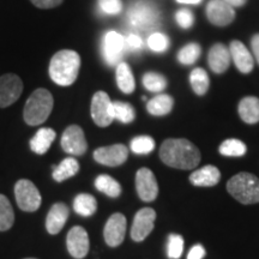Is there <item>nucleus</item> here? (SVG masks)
I'll use <instances>...</instances> for the list:
<instances>
[{"mask_svg": "<svg viewBox=\"0 0 259 259\" xmlns=\"http://www.w3.org/2000/svg\"><path fill=\"white\" fill-rule=\"evenodd\" d=\"M99 8L106 15H118L122 10L121 0H97Z\"/></svg>", "mask_w": 259, "mask_h": 259, "instance_id": "obj_37", "label": "nucleus"}, {"mask_svg": "<svg viewBox=\"0 0 259 259\" xmlns=\"http://www.w3.org/2000/svg\"><path fill=\"white\" fill-rule=\"evenodd\" d=\"M190 83L193 92L196 93L197 95H204V94L208 92L210 85L208 73L205 72V70L200 69V67H196V69L192 70V72L190 74Z\"/></svg>", "mask_w": 259, "mask_h": 259, "instance_id": "obj_28", "label": "nucleus"}, {"mask_svg": "<svg viewBox=\"0 0 259 259\" xmlns=\"http://www.w3.org/2000/svg\"><path fill=\"white\" fill-rule=\"evenodd\" d=\"M116 84L125 94H131L136 89V80L131 69L126 63H120L116 66Z\"/></svg>", "mask_w": 259, "mask_h": 259, "instance_id": "obj_25", "label": "nucleus"}, {"mask_svg": "<svg viewBox=\"0 0 259 259\" xmlns=\"http://www.w3.org/2000/svg\"><path fill=\"white\" fill-rule=\"evenodd\" d=\"M229 52H231V58L234 61L236 69L241 73H250L253 70V57L251 56L247 47L242 42L238 40L232 41Z\"/></svg>", "mask_w": 259, "mask_h": 259, "instance_id": "obj_17", "label": "nucleus"}, {"mask_svg": "<svg viewBox=\"0 0 259 259\" xmlns=\"http://www.w3.org/2000/svg\"><path fill=\"white\" fill-rule=\"evenodd\" d=\"M221 179V173L215 166H205L200 169L194 170L190 176L191 184L194 186L210 187L218 185Z\"/></svg>", "mask_w": 259, "mask_h": 259, "instance_id": "obj_20", "label": "nucleus"}, {"mask_svg": "<svg viewBox=\"0 0 259 259\" xmlns=\"http://www.w3.org/2000/svg\"><path fill=\"white\" fill-rule=\"evenodd\" d=\"M156 220V212L151 208L141 209L135 215L131 228V238L135 241H143L153 232Z\"/></svg>", "mask_w": 259, "mask_h": 259, "instance_id": "obj_11", "label": "nucleus"}, {"mask_svg": "<svg viewBox=\"0 0 259 259\" xmlns=\"http://www.w3.org/2000/svg\"><path fill=\"white\" fill-rule=\"evenodd\" d=\"M239 115L246 124H255L259 121V99L246 96L239 103Z\"/></svg>", "mask_w": 259, "mask_h": 259, "instance_id": "obj_22", "label": "nucleus"}, {"mask_svg": "<svg viewBox=\"0 0 259 259\" xmlns=\"http://www.w3.org/2000/svg\"><path fill=\"white\" fill-rule=\"evenodd\" d=\"M90 111L94 122L100 127H107L114 120L112 115V101L108 94L105 92L94 94Z\"/></svg>", "mask_w": 259, "mask_h": 259, "instance_id": "obj_8", "label": "nucleus"}, {"mask_svg": "<svg viewBox=\"0 0 259 259\" xmlns=\"http://www.w3.org/2000/svg\"><path fill=\"white\" fill-rule=\"evenodd\" d=\"M112 115L122 124H130L135 120L136 112L130 103L115 101L112 102Z\"/></svg>", "mask_w": 259, "mask_h": 259, "instance_id": "obj_29", "label": "nucleus"}, {"mask_svg": "<svg viewBox=\"0 0 259 259\" xmlns=\"http://www.w3.org/2000/svg\"><path fill=\"white\" fill-rule=\"evenodd\" d=\"M148 46L151 51L161 53V52L167 51L168 46H169V40L166 35L161 34V32H154L148 38Z\"/></svg>", "mask_w": 259, "mask_h": 259, "instance_id": "obj_36", "label": "nucleus"}, {"mask_svg": "<svg viewBox=\"0 0 259 259\" xmlns=\"http://www.w3.org/2000/svg\"><path fill=\"white\" fill-rule=\"evenodd\" d=\"M160 14L154 5L147 2H137L128 11V21L138 30H149L158 24Z\"/></svg>", "mask_w": 259, "mask_h": 259, "instance_id": "obj_5", "label": "nucleus"}, {"mask_svg": "<svg viewBox=\"0 0 259 259\" xmlns=\"http://www.w3.org/2000/svg\"><path fill=\"white\" fill-rule=\"evenodd\" d=\"M160 158L164 164L177 169H193L198 166V148L187 139H166L160 148Z\"/></svg>", "mask_w": 259, "mask_h": 259, "instance_id": "obj_1", "label": "nucleus"}, {"mask_svg": "<svg viewBox=\"0 0 259 259\" xmlns=\"http://www.w3.org/2000/svg\"><path fill=\"white\" fill-rule=\"evenodd\" d=\"M128 157V149L124 144L101 147L94 151V160L107 167H118L125 163Z\"/></svg>", "mask_w": 259, "mask_h": 259, "instance_id": "obj_10", "label": "nucleus"}, {"mask_svg": "<svg viewBox=\"0 0 259 259\" xmlns=\"http://www.w3.org/2000/svg\"><path fill=\"white\" fill-rule=\"evenodd\" d=\"M142 80H143V85L145 87V89L151 93H161L167 87L166 78L162 74L155 72L145 73Z\"/></svg>", "mask_w": 259, "mask_h": 259, "instance_id": "obj_32", "label": "nucleus"}, {"mask_svg": "<svg viewBox=\"0 0 259 259\" xmlns=\"http://www.w3.org/2000/svg\"><path fill=\"white\" fill-rule=\"evenodd\" d=\"M227 190L242 204L259 203V179L253 174L241 171L231 178Z\"/></svg>", "mask_w": 259, "mask_h": 259, "instance_id": "obj_4", "label": "nucleus"}, {"mask_svg": "<svg viewBox=\"0 0 259 259\" xmlns=\"http://www.w3.org/2000/svg\"><path fill=\"white\" fill-rule=\"evenodd\" d=\"M173 97L167 95V94H158V95L153 97V99L148 102L147 109L151 115L162 116L170 113L171 109H173Z\"/></svg>", "mask_w": 259, "mask_h": 259, "instance_id": "obj_23", "label": "nucleus"}, {"mask_svg": "<svg viewBox=\"0 0 259 259\" xmlns=\"http://www.w3.org/2000/svg\"><path fill=\"white\" fill-rule=\"evenodd\" d=\"M246 144L244 142L239 141V139H227L220 145V153L223 156H231V157H240L246 154Z\"/></svg>", "mask_w": 259, "mask_h": 259, "instance_id": "obj_31", "label": "nucleus"}, {"mask_svg": "<svg viewBox=\"0 0 259 259\" xmlns=\"http://www.w3.org/2000/svg\"><path fill=\"white\" fill-rule=\"evenodd\" d=\"M206 16L210 23L216 27H226L235 18V11L225 0H210L206 6Z\"/></svg>", "mask_w": 259, "mask_h": 259, "instance_id": "obj_14", "label": "nucleus"}, {"mask_svg": "<svg viewBox=\"0 0 259 259\" xmlns=\"http://www.w3.org/2000/svg\"><path fill=\"white\" fill-rule=\"evenodd\" d=\"M136 190L143 202H153L157 198L158 185L154 173L149 168H141L136 174Z\"/></svg>", "mask_w": 259, "mask_h": 259, "instance_id": "obj_12", "label": "nucleus"}, {"mask_svg": "<svg viewBox=\"0 0 259 259\" xmlns=\"http://www.w3.org/2000/svg\"><path fill=\"white\" fill-rule=\"evenodd\" d=\"M126 234V218L120 212L113 213L107 221L103 236H105L106 244L111 247H116L121 245Z\"/></svg>", "mask_w": 259, "mask_h": 259, "instance_id": "obj_16", "label": "nucleus"}, {"mask_svg": "<svg viewBox=\"0 0 259 259\" xmlns=\"http://www.w3.org/2000/svg\"><path fill=\"white\" fill-rule=\"evenodd\" d=\"M66 246L69 253L76 259H83L88 254L90 242L89 235L85 229L80 226L71 228L67 233Z\"/></svg>", "mask_w": 259, "mask_h": 259, "instance_id": "obj_13", "label": "nucleus"}, {"mask_svg": "<svg viewBox=\"0 0 259 259\" xmlns=\"http://www.w3.org/2000/svg\"><path fill=\"white\" fill-rule=\"evenodd\" d=\"M176 18H177L178 24H179L181 28L189 29L193 25L194 17H193V14L189 9L179 10V11L176 14Z\"/></svg>", "mask_w": 259, "mask_h": 259, "instance_id": "obj_38", "label": "nucleus"}, {"mask_svg": "<svg viewBox=\"0 0 259 259\" xmlns=\"http://www.w3.org/2000/svg\"><path fill=\"white\" fill-rule=\"evenodd\" d=\"M251 47L252 52H253L255 60L259 64V34H255L251 40Z\"/></svg>", "mask_w": 259, "mask_h": 259, "instance_id": "obj_42", "label": "nucleus"}, {"mask_svg": "<svg viewBox=\"0 0 259 259\" xmlns=\"http://www.w3.org/2000/svg\"><path fill=\"white\" fill-rule=\"evenodd\" d=\"M180 4H199L202 0H177Z\"/></svg>", "mask_w": 259, "mask_h": 259, "instance_id": "obj_44", "label": "nucleus"}, {"mask_svg": "<svg viewBox=\"0 0 259 259\" xmlns=\"http://www.w3.org/2000/svg\"><path fill=\"white\" fill-rule=\"evenodd\" d=\"M231 52L225 45L216 44L210 48L208 54V63L210 69L215 73H223L231 64Z\"/></svg>", "mask_w": 259, "mask_h": 259, "instance_id": "obj_19", "label": "nucleus"}, {"mask_svg": "<svg viewBox=\"0 0 259 259\" xmlns=\"http://www.w3.org/2000/svg\"><path fill=\"white\" fill-rule=\"evenodd\" d=\"M126 50V38L116 31H108L103 38V57L108 65H116Z\"/></svg>", "mask_w": 259, "mask_h": 259, "instance_id": "obj_15", "label": "nucleus"}, {"mask_svg": "<svg viewBox=\"0 0 259 259\" xmlns=\"http://www.w3.org/2000/svg\"><path fill=\"white\" fill-rule=\"evenodd\" d=\"M23 92V82L15 73H6L0 77V108L14 105Z\"/></svg>", "mask_w": 259, "mask_h": 259, "instance_id": "obj_7", "label": "nucleus"}, {"mask_svg": "<svg viewBox=\"0 0 259 259\" xmlns=\"http://www.w3.org/2000/svg\"><path fill=\"white\" fill-rule=\"evenodd\" d=\"M95 187L100 192L105 193L106 196L111 197V198H118L121 193V186L115 179L112 177L101 174L96 178Z\"/></svg>", "mask_w": 259, "mask_h": 259, "instance_id": "obj_27", "label": "nucleus"}, {"mask_svg": "<svg viewBox=\"0 0 259 259\" xmlns=\"http://www.w3.org/2000/svg\"><path fill=\"white\" fill-rule=\"evenodd\" d=\"M225 2L231 5L232 8H241L247 3V0H225Z\"/></svg>", "mask_w": 259, "mask_h": 259, "instance_id": "obj_43", "label": "nucleus"}, {"mask_svg": "<svg viewBox=\"0 0 259 259\" xmlns=\"http://www.w3.org/2000/svg\"><path fill=\"white\" fill-rule=\"evenodd\" d=\"M54 100L51 92L47 89L38 88L32 92L24 106V121L30 126L44 124L50 118L53 109Z\"/></svg>", "mask_w": 259, "mask_h": 259, "instance_id": "obj_3", "label": "nucleus"}, {"mask_svg": "<svg viewBox=\"0 0 259 259\" xmlns=\"http://www.w3.org/2000/svg\"><path fill=\"white\" fill-rule=\"evenodd\" d=\"M155 149V141L150 136H138L132 139L131 150L135 154L143 155L151 153Z\"/></svg>", "mask_w": 259, "mask_h": 259, "instance_id": "obj_34", "label": "nucleus"}, {"mask_svg": "<svg viewBox=\"0 0 259 259\" xmlns=\"http://www.w3.org/2000/svg\"><path fill=\"white\" fill-rule=\"evenodd\" d=\"M15 222V212L11 203L4 194H0V232L9 231Z\"/></svg>", "mask_w": 259, "mask_h": 259, "instance_id": "obj_30", "label": "nucleus"}, {"mask_svg": "<svg viewBox=\"0 0 259 259\" xmlns=\"http://www.w3.org/2000/svg\"><path fill=\"white\" fill-rule=\"evenodd\" d=\"M61 148L65 153L70 155L80 156L85 154V151L88 150V143L80 126L70 125L69 127H66L61 136Z\"/></svg>", "mask_w": 259, "mask_h": 259, "instance_id": "obj_9", "label": "nucleus"}, {"mask_svg": "<svg viewBox=\"0 0 259 259\" xmlns=\"http://www.w3.org/2000/svg\"><path fill=\"white\" fill-rule=\"evenodd\" d=\"M15 196L19 209L27 212H34L40 208L42 198L40 191L30 180H18L15 185Z\"/></svg>", "mask_w": 259, "mask_h": 259, "instance_id": "obj_6", "label": "nucleus"}, {"mask_svg": "<svg viewBox=\"0 0 259 259\" xmlns=\"http://www.w3.org/2000/svg\"><path fill=\"white\" fill-rule=\"evenodd\" d=\"M57 137L54 130L48 127H42L30 139V149L37 155H44L50 150L52 143Z\"/></svg>", "mask_w": 259, "mask_h": 259, "instance_id": "obj_21", "label": "nucleus"}, {"mask_svg": "<svg viewBox=\"0 0 259 259\" xmlns=\"http://www.w3.org/2000/svg\"><path fill=\"white\" fill-rule=\"evenodd\" d=\"M80 67V57L76 51L63 50L52 57L48 72L54 83L70 87L76 82Z\"/></svg>", "mask_w": 259, "mask_h": 259, "instance_id": "obj_2", "label": "nucleus"}, {"mask_svg": "<svg viewBox=\"0 0 259 259\" xmlns=\"http://www.w3.org/2000/svg\"><path fill=\"white\" fill-rule=\"evenodd\" d=\"M204 255H205V248L200 244H197L190 250L187 259H203Z\"/></svg>", "mask_w": 259, "mask_h": 259, "instance_id": "obj_40", "label": "nucleus"}, {"mask_svg": "<svg viewBox=\"0 0 259 259\" xmlns=\"http://www.w3.org/2000/svg\"><path fill=\"white\" fill-rule=\"evenodd\" d=\"M73 209L78 215L88 218L96 212L97 202L95 197L89 193H79L73 200Z\"/></svg>", "mask_w": 259, "mask_h": 259, "instance_id": "obj_26", "label": "nucleus"}, {"mask_svg": "<svg viewBox=\"0 0 259 259\" xmlns=\"http://www.w3.org/2000/svg\"><path fill=\"white\" fill-rule=\"evenodd\" d=\"M69 208L64 203H56L50 209L46 219V229L52 235H56L61 232L65 223L69 219Z\"/></svg>", "mask_w": 259, "mask_h": 259, "instance_id": "obj_18", "label": "nucleus"}, {"mask_svg": "<svg viewBox=\"0 0 259 259\" xmlns=\"http://www.w3.org/2000/svg\"><path fill=\"white\" fill-rule=\"evenodd\" d=\"M202 53L200 46L197 44H190L183 47L178 53V60L183 65H192L198 60V58Z\"/></svg>", "mask_w": 259, "mask_h": 259, "instance_id": "obj_33", "label": "nucleus"}, {"mask_svg": "<svg viewBox=\"0 0 259 259\" xmlns=\"http://www.w3.org/2000/svg\"><path fill=\"white\" fill-rule=\"evenodd\" d=\"M30 2L38 9H53L59 6L63 0H30Z\"/></svg>", "mask_w": 259, "mask_h": 259, "instance_id": "obj_39", "label": "nucleus"}, {"mask_svg": "<svg viewBox=\"0 0 259 259\" xmlns=\"http://www.w3.org/2000/svg\"><path fill=\"white\" fill-rule=\"evenodd\" d=\"M25 259H36V258H25Z\"/></svg>", "mask_w": 259, "mask_h": 259, "instance_id": "obj_45", "label": "nucleus"}, {"mask_svg": "<svg viewBox=\"0 0 259 259\" xmlns=\"http://www.w3.org/2000/svg\"><path fill=\"white\" fill-rule=\"evenodd\" d=\"M78 170V161L73 157H67L60 162L59 166H53V179L57 183H63V181L76 176Z\"/></svg>", "mask_w": 259, "mask_h": 259, "instance_id": "obj_24", "label": "nucleus"}, {"mask_svg": "<svg viewBox=\"0 0 259 259\" xmlns=\"http://www.w3.org/2000/svg\"><path fill=\"white\" fill-rule=\"evenodd\" d=\"M142 46H143V41H142V38L138 35L131 34L126 38V47L132 48V50H139V48H142Z\"/></svg>", "mask_w": 259, "mask_h": 259, "instance_id": "obj_41", "label": "nucleus"}, {"mask_svg": "<svg viewBox=\"0 0 259 259\" xmlns=\"http://www.w3.org/2000/svg\"><path fill=\"white\" fill-rule=\"evenodd\" d=\"M184 252V238L179 234H170L167 241V254L170 259H179Z\"/></svg>", "mask_w": 259, "mask_h": 259, "instance_id": "obj_35", "label": "nucleus"}]
</instances>
